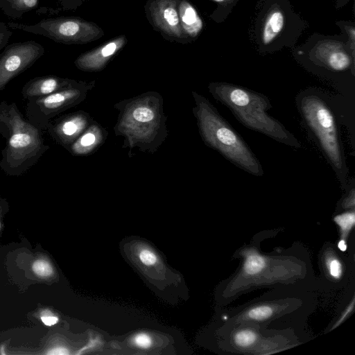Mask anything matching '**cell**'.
Listing matches in <instances>:
<instances>
[{
    "mask_svg": "<svg viewBox=\"0 0 355 355\" xmlns=\"http://www.w3.org/2000/svg\"><path fill=\"white\" fill-rule=\"evenodd\" d=\"M73 81L74 80L55 76L37 77L28 81L24 86L21 93L28 100L40 98L62 89Z\"/></svg>",
    "mask_w": 355,
    "mask_h": 355,
    "instance_id": "15",
    "label": "cell"
},
{
    "mask_svg": "<svg viewBox=\"0 0 355 355\" xmlns=\"http://www.w3.org/2000/svg\"><path fill=\"white\" fill-rule=\"evenodd\" d=\"M233 338L237 346L241 348H248L256 343L258 336L252 330L245 329L236 332Z\"/></svg>",
    "mask_w": 355,
    "mask_h": 355,
    "instance_id": "21",
    "label": "cell"
},
{
    "mask_svg": "<svg viewBox=\"0 0 355 355\" xmlns=\"http://www.w3.org/2000/svg\"><path fill=\"white\" fill-rule=\"evenodd\" d=\"M46 354H68V350L62 347H53L48 349Z\"/></svg>",
    "mask_w": 355,
    "mask_h": 355,
    "instance_id": "33",
    "label": "cell"
},
{
    "mask_svg": "<svg viewBox=\"0 0 355 355\" xmlns=\"http://www.w3.org/2000/svg\"><path fill=\"white\" fill-rule=\"evenodd\" d=\"M108 131L94 121L67 148L74 156H87L96 151L106 141Z\"/></svg>",
    "mask_w": 355,
    "mask_h": 355,
    "instance_id": "14",
    "label": "cell"
},
{
    "mask_svg": "<svg viewBox=\"0 0 355 355\" xmlns=\"http://www.w3.org/2000/svg\"><path fill=\"white\" fill-rule=\"evenodd\" d=\"M273 309L270 305H259L248 311L245 315L247 319L253 320H262L270 317Z\"/></svg>",
    "mask_w": 355,
    "mask_h": 355,
    "instance_id": "23",
    "label": "cell"
},
{
    "mask_svg": "<svg viewBox=\"0 0 355 355\" xmlns=\"http://www.w3.org/2000/svg\"><path fill=\"white\" fill-rule=\"evenodd\" d=\"M327 272L331 277L340 278L343 275V266L340 260L334 257H330L326 259Z\"/></svg>",
    "mask_w": 355,
    "mask_h": 355,
    "instance_id": "25",
    "label": "cell"
},
{
    "mask_svg": "<svg viewBox=\"0 0 355 355\" xmlns=\"http://www.w3.org/2000/svg\"><path fill=\"white\" fill-rule=\"evenodd\" d=\"M349 0H337L336 4V9H339L345 6L349 2Z\"/></svg>",
    "mask_w": 355,
    "mask_h": 355,
    "instance_id": "35",
    "label": "cell"
},
{
    "mask_svg": "<svg viewBox=\"0 0 355 355\" xmlns=\"http://www.w3.org/2000/svg\"><path fill=\"white\" fill-rule=\"evenodd\" d=\"M338 248L341 251H345L347 250V244L344 239H341L338 243Z\"/></svg>",
    "mask_w": 355,
    "mask_h": 355,
    "instance_id": "34",
    "label": "cell"
},
{
    "mask_svg": "<svg viewBox=\"0 0 355 355\" xmlns=\"http://www.w3.org/2000/svg\"><path fill=\"white\" fill-rule=\"evenodd\" d=\"M44 53V48L35 41L12 44L0 54V90L7 83L33 64Z\"/></svg>",
    "mask_w": 355,
    "mask_h": 355,
    "instance_id": "10",
    "label": "cell"
},
{
    "mask_svg": "<svg viewBox=\"0 0 355 355\" xmlns=\"http://www.w3.org/2000/svg\"><path fill=\"white\" fill-rule=\"evenodd\" d=\"M334 220L340 227L343 233L347 234L354 225V211L352 209L338 214L334 217Z\"/></svg>",
    "mask_w": 355,
    "mask_h": 355,
    "instance_id": "22",
    "label": "cell"
},
{
    "mask_svg": "<svg viewBox=\"0 0 355 355\" xmlns=\"http://www.w3.org/2000/svg\"><path fill=\"white\" fill-rule=\"evenodd\" d=\"M192 95L195 101L193 113L205 144L246 172L263 175V168L255 155L216 107L197 92H192Z\"/></svg>",
    "mask_w": 355,
    "mask_h": 355,
    "instance_id": "3",
    "label": "cell"
},
{
    "mask_svg": "<svg viewBox=\"0 0 355 355\" xmlns=\"http://www.w3.org/2000/svg\"><path fill=\"white\" fill-rule=\"evenodd\" d=\"M12 34L7 24L0 21V50L6 46Z\"/></svg>",
    "mask_w": 355,
    "mask_h": 355,
    "instance_id": "26",
    "label": "cell"
},
{
    "mask_svg": "<svg viewBox=\"0 0 355 355\" xmlns=\"http://www.w3.org/2000/svg\"><path fill=\"white\" fill-rule=\"evenodd\" d=\"M178 10L182 30L188 40L196 39L204 24L195 7L187 0H178Z\"/></svg>",
    "mask_w": 355,
    "mask_h": 355,
    "instance_id": "16",
    "label": "cell"
},
{
    "mask_svg": "<svg viewBox=\"0 0 355 355\" xmlns=\"http://www.w3.org/2000/svg\"><path fill=\"white\" fill-rule=\"evenodd\" d=\"M0 125L6 128L8 135L0 165L8 174L19 175L38 159L47 146L40 130L26 121L14 104L0 105Z\"/></svg>",
    "mask_w": 355,
    "mask_h": 355,
    "instance_id": "5",
    "label": "cell"
},
{
    "mask_svg": "<svg viewBox=\"0 0 355 355\" xmlns=\"http://www.w3.org/2000/svg\"><path fill=\"white\" fill-rule=\"evenodd\" d=\"M217 8L212 15L214 20L220 22L225 20L236 4L238 0H211Z\"/></svg>",
    "mask_w": 355,
    "mask_h": 355,
    "instance_id": "20",
    "label": "cell"
},
{
    "mask_svg": "<svg viewBox=\"0 0 355 355\" xmlns=\"http://www.w3.org/2000/svg\"><path fill=\"white\" fill-rule=\"evenodd\" d=\"M306 23L287 0H265L254 27V41L261 53L293 46Z\"/></svg>",
    "mask_w": 355,
    "mask_h": 355,
    "instance_id": "6",
    "label": "cell"
},
{
    "mask_svg": "<svg viewBox=\"0 0 355 355\" xmlns=\"http://www.w3.org/2000/svg\"><path fill=\"white\" fill-rule=\"evenodd\" d=\"M135 343L139 347L147 348L151 345V340L147 334H139L135 338Z\"/></svg>",
    "mask_w": 355,
    "mask_h": 355,
    "instance_id": "29",
    "label": "cell"
},
{
    "mask_svg": "<svg viewBox=\"0 0 355 355\" xmlns=\"http://www.w3.org/2000/svg\"><path fill=\"white\" fill-rule=\"evenodd\" d=\"M354 299L353 298L351 303L346 308L345 311L342 313L341 316L337 320V322L335 323V324L333 326L332 329L337 327L347 318V316L352 312V311L354 309Z\"/></svg>",
    "mask_w": 355,
    "mask_h": 355,
    "instance_id": "31",
    "label": "cell"
},
{
    "mask_svg": "<svg viewBox=\"0 0 355 355\" xmlns=\"http://www.w3.org/2000/svg\"><path fill=\"white\" fill-rule=\"evenodd\" d=\"M141 261L146 266H152L157 261L155 254L150 250H144L139 253Z\"/></svg>",
    "mask_w": 355,
    "mask_h": 355,
    "instance_id": "27",
    "label": "cell"
},
{
    "mask_svg": "<svg viewBox=\"0 0 355 355\" xmlns=\"http://www.w3.org/2000/svg\"><path fill=\"white\" fill-rule=\"evenodd\" d=\"M126 42L125 35L112 38L103 45L80 55L74 64L78 69L83 71H100L123 49Z\"/></svg>",
    "mask_w": 355,
    "mask_h": 355,
    "instance_id": "13",
    "label": "cell"
},
{
    "mask_svg": "<svg viewBox=\"0 0 355 355\" xmlns=\"http://www.w3.org/2000/svg\"><path fill=\"white\" fill-rule=\"evenodd\" d=\"M94 85L95 80H74L62 89L30 99L26 108L29 121L38 128H46L53 117L84 101Z\"/></svg>",
    "mask_w": 355,
    "mask_h": 355,
    "instance_id": "9",
    "label": "cell"
},
{
    "mask_svg": "<svg viewBox=\"0 0 355 355\" xmlns=\"http://www.w3.org/2000/svg\"><path fill=\"white\" fill-rule=\"evenodd\" d=\"M0 229H1V222H0Z\"/></svg>",
    "mask_w": 355,
    "mask_h": 355,
    "instance_id": "36",
    "label": "cell"
},
{
    "mask_svg": "<svg viewBox=\"0 0 355 355\" xmlns=\"http://www.w3.org/2000/svg\"><path fill=\"white\" fill-rule=\"evenodd\" d=\"M6 24L11 29L42 35L65 44H83L103 35L97 25L78 17L46 18L33 24L12 21Z\"/></svg>",
    "mask_w": 355,
    "mask_h": 355,
    "instance_id": "8",
    "label": "cell"
},
{
    "mask_svg": "<svg viewBox=\"0 0 355 355\" xmlns=\"http://www.w3.org/2000/svg\"><path fill=\"white\" fill-rule=\"evenodd\" d=\"M298 110L331 164L343 189L347 186L348 169L334 113L319 94L301 92L296 98Z\"/></svg>",
    "mask_w": 355,
    "mask_h": 355,
    "instance_id": "4",
    "label": "cell"
},
{
    "mask_svg": "<svg viewBox=\"0 0 355 355\" xmlns=\"http://www.w3.org/2000/svg\"><path fill=\"white\" fill-rule=\"evenodd\" d=\"M40 319L43 324L49 327L55 324L58 322V318L47 310L41 313Z\"/></svg>",
    "mask_w": 355,
    "mask_h": 355,
    "instance_id": "28",
    "label": "cell"
},
{
    "mask_svg": "<svg viewBox=\"0 0 355 355\" xmlns=\"http://www.w3.org/2000/svg\"><path fill=\"white\" fill-rule=\"evenodd\" d=\"M114 127L116 136L123 138L122 148L154 154L168 135L164 98L157 92H146L117 102Z\"/></svg>",
    "mask_w": 355,
    "mask_h": 355,
    "instance_id": "1",
    "label": "cell"
},
{
    "mask_svg": "<svg viewBox=\"0 0 355 355\" xmlns=\"http://www.w3.org/2000/svg\"><path fill=\"white\" fill-rule=\"evenodd\" d=\"M178 0H148L146 5L147 17L152 26L170 39L189 40L184 34L178 10Z\"/></svg>",
    "mask_w": 355,
    "mask_h": 355,
    "instance_id": "11",
    "label": "cell"
},
{
    "mask_svg": "<svg viewBox=\"0 0 355 355\" xmlns=\"http://www.w3.org/2000/svg\"><path fill=\"white\" fill-rule=\"evenodd\" d=\"M208 89L216 100L226 105L236 119L248 128L287 146L302 147L293 134L267 113V110L272 108L267 96L227 83H211Z\"/></svg>",
    "mask_w": 355,
    "mask_h": 355,
    "instance_id": "2",
    "label": "cell"
},
{
    "mask_svg": "<svg viewBox=\"0 0 355 355\" xmlns=\"http://www.w3.org/2000/svg\"><path fill=\"white\" fill-rule=\"evenodd\" d=\"M40 0H0V10L12 19H19L38 6Z\"/></svg>",
    "mask_w": 355,
    "mask_h": 355,
    "instance_id": "17",
    "label": "cell"
},
{
    "mask_svg": "<svg viewBox=\"0 0 355 355\" xmlns=\"http://www.w3.org/2000/svg\"><path fill=\"white\" fill-rule=\"evenodd\" d=\"M62 9L70 10L76 8L80 3V0H59Z\"/></svg>",
    "mask_w": 355,
    "mask_h": 355,
    "instance_id": "32",
    "label": "cell"
},
{
    "mask_svg": "<svg viewBox=\"0 0 355 355\" xmlns=\"http://www.w3.org/2000/svg\"><path fill=\"white\" fill-rule=\"evenodd\" d=\"M336 24L347 38V42L353 53H355V26L352 21H339Z\"/></svg>",
    "mask_w": 355,
    "mask_h": 355,
    "instance_id": "24",
    "label": "cell"
},
{
    "mask_svg": "<svg viewBox=\"0 0 355 355\" xmlns=\"http://www.w3.org/2000/svg\"><path fill=\"white\" fill-rule=\"evenodd\" d=\"M94 121L89 113L79 110L60 117L46 128L53 139L67 149Z\"/></svg>",
    "mask_w": 355,
    "mask_h": 355,
    "instance_id": "12",
    "label": "cell"
},
{
    "mask_svg": "<svg viewBox=\"0 0 355 355\" xmlns=\"http://www.w3.org/2000/svg\"><path fill=\"white\" fill-rule=\"evenodd\" d=\"M295 57L309 68L340 74L354 76L355 53L350 49L345 35H312L303 45L295 49Z\"/></svg>",
    "mask_w": 355,
    "mask_h": 355,
    "instance_id": "7",
    "label": "cell"
},
{
    "mask_svg": "<svg viewBox=\"0 0 355 355\" xmlns=\"http://www.w3.org/2000/svg\"><path fill=\"white\" fill-rule=\"evenodd\" d=\"M33 273L42 279H48L54 274V269L51 262L44 258L35 259L31 266Z\"/></svg>",
    "mask_w": 355,
    "mask_h": 355,
    "instance_id": "19",
    "label": "cell"
},
{
    "mask_svg": "<svg viewBox=\"0 0 355 355\" xmlns=\"http://www.w3.org/2000/svg\"><path fill=\"white\" fill-rule=\"evenodd\" d=\"M347 195L345 196L343 201V206L345 208H350L352 209L354 207V188L352 187L351 189L348 191Z\"/></svg>",
    "mask_w": 355,
    "mask_h": 355,
    "instance_id": "30",
    "label": "cell"
},
{
    "mask_svg": "<svg viewBox=\"0 0 355 355\" xmlns=\"http://www.w3.org/2000/svg\"><path fill=\"white\" fill-rule=\"evenodd\" d=\"M265 259L257 253H250L245 257L243 266L245 274L248 275H257L265 268Z\"/></svg>",
    "mask_w": 355,
    "mask_h": 355,
    "instance_id": "18",
    "label": "cell"
}]
</instances>
